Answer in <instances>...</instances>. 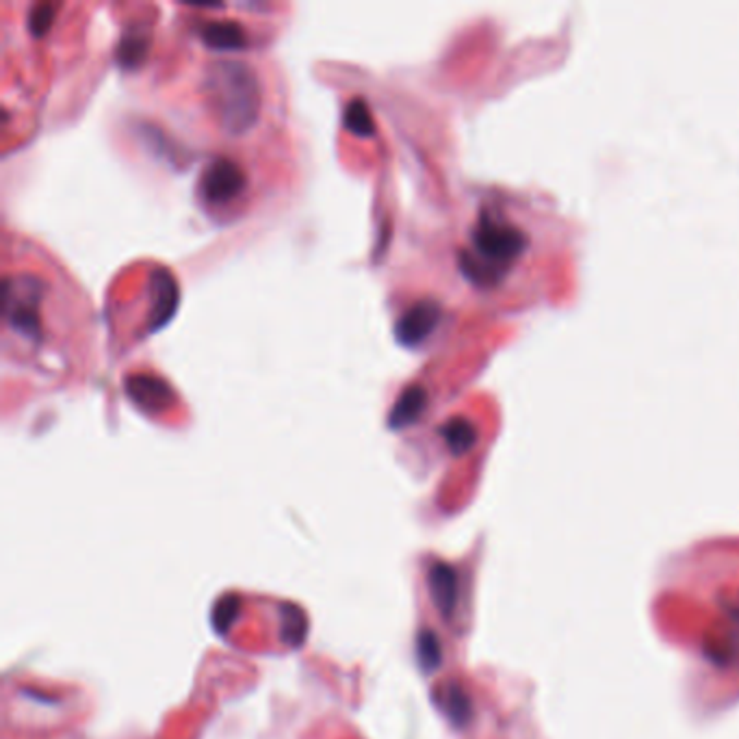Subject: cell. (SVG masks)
Wrapping results in <instances>:
<instances>
[{
    "label": "cell",
    "mask_w": 739,
    "mask_h": 739,
    "mask_svg": "<svg viewBox=\"0 0 739 739\" xmlns=\"http://www.w3.org/2000/svg\"><path fill=\"white\" fill-rule=\"evenodd\" d=\"M217 70V92L226 111V122L232 124L234 131H241L256 118V81L237 63H226Z\"/></svg>",
    "instance_id": "2"
},
{
    "label": "cell",
    "mask_w": 739,
    "mask_h": 739,
    "mask_svg": "<svg viewBox=\"0 0 739 739\" xmlns=\"http://www.w3.org/2000/svg\"><path fill=\"white\" fill-rule=\"evenodd\" d=\"M525 243L523 230L514 223L499 215L482 213L480 221L471 230V243L462 261L464 274L482 287L493 284L495 278L504 276V271H508L523 254Z\"/></svg>",
    "instance_id": "1"
},
{
    "label": "cell",
    "mask_w": 739,
    "mask_h": 739,
    "mask_svg": "<svg viewBox=\"0 0 739 739\" xmlns=\"http://www.w3.org/2000/svg\"><path fill=\"white\" fill-rule=\"evenodd\" d=\"M280 638L289 649H302L308 638V616L295 603H280Z\"/></svg>",
    "instance_id": "7"
},
{
    "label": "cell",
    "mask_w": 739,
    "mask_h": 739,
    "mask_svg": "<svg viewBox=\"0 0 739 739\" xmlns=\"http://www.w3.org/2000/svg\"><path fill=\"white\" fill-rule=\"evenodd\" d=\"M436 315L438 311L429 302H421L412 311H408L397 324V337L401 339V343L414 346L423 341L429 335V330L436 326Z\"/></svg>",
    "instance_id": "6"
},
{
    "label": "cell",
    "mask_w": 739,
    "mask_h": 739,
    "mask_svg": "<svg viewBox=\"0 0 739 739\" xmlns=\"http://www.w3.org/2000/svg\"><path fill=\"white\" fill-rule=\"evenodd\" d=\"M243 185L245 179L241 168L228 159H217L206 168L202 177V195L206 197L208 204L223 206L230 204L243 191Z\"/></svg>",
    "instance_id": "3"
},
{
    "label": "cell",
    "mask_w": 739,
    "mask_h": 739,
    "mask_svg": "<svg viewBox=\"0 0 739 739\" xmlns=\"http://www.w3.org/2000/svg\"><path fill=\"white\" fill-rule=\"evenodd\" d=\"M432 701L434 705L440 710V714L456 727V729H464L471 718H473V703L471 696L467 694V690L456 683V681H447L440 683L434 692H432Z\"/></svg>",
    "instance_id": "5"
},
{
    "label": "cell",
    "mask_w": 739,
    "mask_h": 739,
    "mask_svg": "<svg viewBox=\"0 0 739 739\" xmlns=\"http://www.w3.org/2000/svg\"><path fill=\"white\" fill-rule=\"evenodd\" d=\"M416 659L425 675H432L443 664V644L432 629H423L416 635Z\"/></svg>",
    "instance_id": "8"
},
{
    "label": "cell",
    "mask_w": 739,
    "mask_h": 739,
    "mask_svg": "<svg viewBox=\"0 0 739 739\" xmlns=\"http://www.w3.org/2000/svg\"><path fill=\"white\" fill-rule=\"evenodd\" d=\"M239 611H241V598H239V596H234V594L221 596V598L213 605V611H210L213 629H215L219 635H228L230 629L234 627L237 618H239Z\"/></svg>",
    "instance_id": "9"
},
{
    "label": "cell",
    "mask_w": 739,
    "mask_h": 739,
    "mask_svg": "<svg viewBox=\"0 0 739 739\" xmlns=\"http://www.w3.org/2000/svg\"><path fill=\"white\" fill-rule=\"evenodd\" d=\"M421 403H423V390L421 388H410L403 392V397L399 399L397 408L390 414V423L392 427H403L408 423H412L416 419V414L421 412Z\"/></svg>",
    "instance_id": "10"
},
{
    "label": "cell",
    "mask_w": 739,
    "mask_h": 739,
    "mask_svg": "<svg viewBox=\"0 0 739 739\" xmlns=\"http://www.w3.org/2000/svg\"><path fill=\"white\" fill-rule=\"evenodd\" d=\"M427 585L432 594V603L436 605L438 614L449 620L458 605V572L453 566L445 561H436L427 570Z\"/></svg>",
    "instance_id": "4"
},
{
    "label": "cell",
    "mask_w": 739,
    "mask_h": 739,
    "mask_svg": "<svg viewBox=\"0 0 739 739\" xmlns=\"http://www.w3.org/2000/svg\"><path fill=\"white\" fill-rule=\"evenodd\" d=\"M206 39L217 48H234L241 46V31L234 24H210L206 28Z\"/></svg>",
    "instance_id": "12"
},
{
    "label": "cell",
    "mask_w": 739,
    "mask_h": 739,
    "mask_svg": "<svg viewBox=\"0 0 739 739\" xmlns=\"http://www.w3.org/2000/svg\"><path fill=\"white\" fill-rule=\"evenodd\" d=\"M445 438H447V445H449V449L453 453H464L467 449L473 447L475 434H473V429L464 421H451L445 427Z\"/></svg>",
    "instance_id": "11"
}]
</instances>
